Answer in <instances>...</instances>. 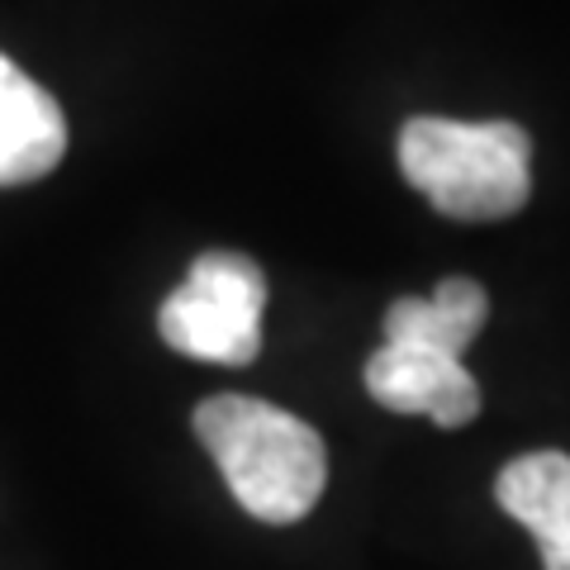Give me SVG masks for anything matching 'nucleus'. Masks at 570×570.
<instances>
[{"instance_id":"nucleus-1","label":"nucleus","mask_w":570,"mask_h":570,"mask_svg":"<svg viewBox=\"0 0 570 570\" xmlns=\"http://www.w3.org/2000/svg\"><path fill=\"white\" fill-rule=\"evenodd\" d=\"M190 423L228 494L257 523H299L318 504L328 485V452L305 419L253 395H209Z\"/></svg>"},{"instance_id":"nucleus-4","label":"nucleus","mask_w":570,"mask_h":570,"mask_svg":"<svg viewBox=\"0 0 570 570\" xmlns=\"http://www.w3.org/2000/svg\"><path fill=\"white\" fill-rule=\"evenodd\" d=\"M366 395L390 414H423L438 428H466L480 414V385L461 356L381 343L366 362Z\"/></svg>"},{"instance_id":"nucleus-3","label":"nucleus","mask_w":570,"mask_h":570,"mask_svg":"<svg viewBox=\"0 0 570 570\" xmlns=\"http://www.w3.org/2000/svg\"><path fill=\"white\" fill-rule=\"evenodd\" d=\"M266 272L234 247H214L190 262L186 285L163 299L157 333L163 343L214 366H247L262 352Z\"/></svg>"},{"instance_id":"nucleus-7","label":"nucleus","mask_w":570,"mask_h":570,"mask_svg":"<svg viewBox=\"0 0 570 570\" xmlns=\"http://www.w3.org/2000/svg\"><path fill=\"white\" fill-rule=\"evenodd\" d=\"M490 318V295L471 276H448L433 299L404 295L385 309V343L423 347L442 356H461Z\"/></svg>"},{"instance_id":"nucleus-6","label":"nucleus","mask_w":570,"mask_h":570,"mask_svg":"<svg viewBox=\"0 0 570 570\" xmlns=\"http://www.w3.org/2000/svg\"><path fill=\"white\" fill-rule=\"evenodd\" d=\"M494 499L519 519L542 551V570H570V456L528 452L513 456L494 480Z\"/></svg>"},{"instance_id":"nucleus-2","label":"nucleus","mask_w":570,"mask_h":570,"mask_svg":"<svg viewBox=\"0 0 570 570\" xmlns=\"http://www.w3.org/2000/svg\"><path fill=\"white\" fill-rule=\"evenodd\" d=\"M400 171L448 219H509L532 195V138L509 119L461 124L419 115L400 129Z\"/></svg>"},{"instance_id":"nucleus-5","label":"nucleus","mask_w":570,"mask_h":570,"mask_svg":"<svg viewBox=\"0 0 570 570\" xmlns=\"http://www.w3.org/2000/svg\"><path fill=\"white\" fill-rule=\"evenodd\" d=\"M67 153V115L0 52V186H29Z\"/></svg>"}]
</instances>
